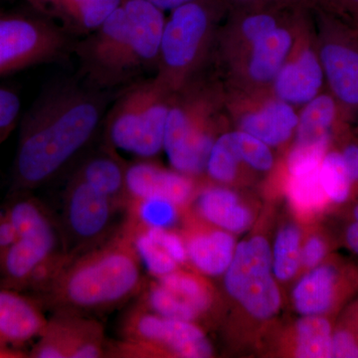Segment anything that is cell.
Instances as JSON below:
<instances>
[{
	"label": "cell",
	"mask_w": 358,
	"mask_h": 358,
	"mask_svg": "<svg viewBox=\"0 0 358 358\" xmlns=\"http://www.w3.org/2000/svg\"><path fill=\"white\" fill-rule=\"evenodd\" d=\"M320 60L334 96L350 107H358V50L329 42L320 48Z\"/></svg>",
	"instance_id": "15"
},
{
	"label": "cell",
	"mask_w": 358,
	"mask_h": 358,
	"mask_svg": "<svg viewBox=\"0 0 358 358\" xmlns=\"http://www.w3.org/2000/svg\"><path fill=\"white\" fill-rule=\"evenodd\" d=\"M120 341H109L107 357L207 358L212 346L194 322L162 317L134 303L120 322Z\"/></svg>",
	"instance_id": "5"
},
{
	"label": "cell",
	"mask_w": 358,
	"mask_h": 358,
	"mask_svg": "<svg viewBox=\"0 0 358 358\" xmlns=\"http://www.w3.org/2000/svg\"><path fill=\"white\" fill-rule=\"evenodd\" d=\"M346 242L355 253L358 254V222L350 224L346 231Z\"/></svg>",
	"instance_id": "41"
},
{
	"label": "cell",
	"mask_w": 358,
	"mask_h": 358,
	"mask_svg": "<svg viewBox=\"0 0 358 358\" xmlns=\"http://www.w3.org/2000/svg\"><path fill=\"white\" fill-rule=\"evenodd\" d=\"M18 239L17 231L13 225L6 207L0 206V257L10 248Z\"/></svg>",
	"instance_id": "36"
},
{
	"label": "cell",
	"mask_w": 358,
	"mask_h": 358,
	"mask_svg": "<svg viewBox=\"0 0 358 358\" xmlns=\"http://www.w3.org/2000/svg\"><path fill=\"white\" fill-rule=\"evenodd\" d=\"M117 93L79 76L49 82L20 119L8 194L34 192L74 169L102 136Z\"/></svg>",
	"instance_id": "1"
},
{
	"label": "cell",
	"mask_w": 358,
	"mask_h": 358,
	"mask_svg": "<svg viewBox=\"0 0 358 358\" xmlns=\"http://www.w3.org/2000/svg\"><path fill=\"white\" fill-rule=\"evenodd\" d=\"M232 3L243 8L250 7H259L265 6H274V4H289L298 0H229Z\"/></svg>",
	"instance_id": "38"
},
{
	"label": "cell",
	"mask_w": 358,
	"mask_h": 358,
	"mask_svg": "<svg viewBox=\"0 0 358 358\" xmlns=\"http://www.w3.org/2000/svg\"><path fill=\"white\" fill-rule=\"evenodd\" d=\"M150 3L154 4L155 6L159 7L162 11L173 10L176 7L182 6V4L187 3V2L192 1V0H148Z\"/></svg>",
	"instance_id": "40"
},
{
	"label": "cell",
	"mask_w": 358,
	"mask_h": 358,
	"mask_svg": "<svg viewBox=\"0 0 358 358\" xmlns=\"http://www.w3.org/2000/svg\"><path fill=\"white\" fill-rule=\"evenodd\" d=\"M166 20L148 0H124L98 29L75 40L78 76L94 88L115 91L157 71Z\"/></svg>",
	"instance_id": "3"
},
{
	"label": "cell",
	"mask_w": 358,
	"mask_h": 358,
	"mask_svg": "<svg viewBox=\"0 0 358 358\" xmlns=\"http://www.w3.org/2000/svg\"><path fill=\"white\" fill-rule=\"evenodd\" d=\"M20 96L13 89L0 86V145L20 122Z\"/></svg>",
	"instance_id": "33"
},
{
	"label": "cell",
	"mask_w": 358,
	"mask_h": 358,
	"mask_svg": "<svg viewBox=\"0 0 358 358\" xmlns=\"http://www.w3.org/2000/svg\"><path fill=\"white\" fill-rule=\"evenodd\" d=\"M299 115L293 105L280 99L268 101L259 109L246 113L240 120V129L278 147L288 141L298 126Z\"/></svg>",
	"instance_id": "14"
},
{
	"label": "cell",
	"mask_w": 358,
	"mask_h": 358,
	"mask_svg": "<svg viewBox=\"0 0 358 358\" xmlns=\"http://www.w3.org/2000/svg\"><path fill=\"white\" fill-rule=\"evenodd\" d=\"M143 267L133 233L122 223L103 244L66 260L30 296L51 313L94 317L140 296L145 286Z\"/></svg>",
	"instance_id": "2"
},
{
	"label": "cell",
	"mask_w": 358,
	"mask_h": 358,
	"mask_svg": "<svg viewBox=\"0 0 358 358\" xmlns=\"http://www.w3.org/2000/svg\"><path fill=\"white\" fill-rule=\"evenodd\" d=\"M187 259L199 272L225 274L235 253L234 238L225 230L194 232L185 241Z\"/></svg>",
	"instance_id": "18"
},
{
	"label": "cell",
	"mask_w": 358,
	"mask_h": 358,
	"mask_svg": "<svg viewBox=\"0 0 358 358\" xmlns=\"http://www.w3.org/2000/svg\"><path fill=\"white\" fill-rule=\"evenodd\" d=\"M338 114L336 100L322 94L305 103L299 115L296 143H315L329 138V131Z\"/></svg>",
	"instance_id": "22"
},
{
	"label": "cell",
	"mask_w": 358,
	"mask_h": 358,
	"mask_svg": "<svg viewBox=\"0 0 358 358\" xmlns=\"http://www.w3.org/2000/svg\"><path fill=\"white\" fill-rule=\"evenodd\" d=\"M124 0H55L46 7L47 15L58 21L75 38L95 31Z\"/></svg>",
	"instance_id": "16"
},
{
	"label": "cell",
	"mask_w": 358,
	"mask_h": 358,
	"mask_svg": "<svg viewBox=\"0 0 358 358\" xmlns=\"http://www.w3.org/2000/svg\"><path fill=\"white\" fill-rule=\"evenodd\" d=\"M319 176L327 199L336 204L345 203L350 197L353 182L341 152H327L320 164Z\"/></svg>",
	"instance_id": "26"
},
{
	"label": "cell",
	"mask_w": 358,
	"mask_h": 358,
	"mask_svg": "<svg viewBox=\"0 0 358 358\" xmlns=\"http://www.w3.org/2000/svg\"><path fill=\"white\" fill-rule=\"evenodd\" d=\"M200 215L227 232H242L249 227L252 215L240 204L236 193L221 187L208 188L197 199Z\"/></svg>",
	"instance_id": "21"
},
{
	"label": "cell",
	"mask_w": 358,
	"mask_h": 358,
	"mask_svg": "<svg viewBox=\"0 0 358 358\" xmlns=\"http://www.w3.org/2000/svg\"><path fill=\"white\" fill-rule=\"evenodd\" d=\"M301 232L294 225L282 228L275 238L272 253L273 273L277 279L289 281L301 264Z\"/></svg>",
	"instance_id": "25"
},
{
	"label": "cell",
	"mask_w": 358,
	"mask_h": 358,
	"mask_svg": "<svg viewBox=\"0 0 358 358\" xmlns=\"http://www.w3.org/2000/svg\"><path fill=\"white\" fill-rule=\"evenodd\" d=\"M173 93L155 77L122 88L103 120V143L138 159L157 157L164 150Z\"/></svg>",
	"instance_id": "4"
},
{
	"label": "cell",
	"mask_w": 358,
	"mask_h": 358,
	"mask_svg": "<svg viewBox=\"0 0 358 358\" xmlns=\"http://www.w3.org/2000/svg\"><path fill=\"white\" fill-rule=\"evenodd\" d=\"M232 134L241 162L259 171H268L272 169L274 157L270 145L241 129L232 131Z\"/></svg>",
	"instance_id": "30"
},
{
	"label": "cell",
	"mask_w": 358,
	"mask_h": 358,
	"mask_svg": "<svg viewBox=\"0 0 358 358\" xmlns=\"http://www.w3.org/2000/svg\"><path fill=\"white\" fill-rule=\"evenodd\" d=\"M350 3L355 4V6H358V0H348Z\"/></svg>",
	"instance_id": "45"
},
{
	"label": "cell",
	"mask_w": 358,
	"mask_h": 358,
	"mask_svg": "<svg viewBox=\"0 0 358 358\" xmlns=\"http://www.w3.org/2000/svg\"><path fill=\"white\" fill-rule=\"evenodd\" d=\"M294 46L293 33L282 25L252 44L247 61L249 79L256 84L273 83L291 56Z\"/></svg>",
	"instance_id": "17"
},
{
	"label": "cell",
	"mask_w": 358,
	"mask_h": 358,
	"mask_svg": "<svg viewBox=\"0 0 358 358\" xmlns=\"http://www.w3.org/2000/svg\"><path fill=\"white\" fill-rule=\"evenodd\" d=\"M333 357L358 358V343L350 331L341 329L333 334Z\"/></svg>",
	"instance_id": "35"
},
{
	"label": "cell",
	"mask_w": 358,
	"mask_h": 358,
	"mask_svg": "<svg viewBox=\"0 0 358 358\" xmlns=\"http://www.w3.org/2000/svg\"><path fill=\"white\" fill-rule=\"evenodd\" d=\"M157 282L185 301L199 317L210 307V291L199 275L176 268L173 272L157 278Z\"/></svg>",
	"instance_id": "24"
},
{
	"label": "cell",
	"mask_w": 358,
	"mask_h": 358,
	"mask_svg": "<svg viewBox=\"0 0 358 358\" xmlns=\"http://www.w3.org/2000/svg\"><path fill=\"white\" fill-rule=\"evenodd\" d=\"M29 358H69L62 327L52 315L29 352Z\"/></svg>",
	"instance_id": "32"
},
{
	"label": "cell",
	"mask_w": 358,
	"mask_h": 358,
	"mask_svg": "<svg viewBox=\"0 0 358 358\" xmlns=\"http://www.w3.org/2000/svg\"><path fill=\"white\" fill-rule=\"evenodd\" d=\"M76 39L58 21L32 7L0 11V78L64 62L73 55Z\"/></svg>",
	"instance_id": "7"
},
{
	"label": "cell",
	"mask_w": 358,
	"mask_h": 358,
	"mask_svg": "<svg viewBox=\"0 0 358 358\" xmlns=\"http://www.w3.org/2000/svg\"><path fill=\"white\" fill-rule=\"evenodd\" d=\"M338 271L331 265L310 268L294 287V305L303 315H320L333 306Z\"/></svg>",
	"instance_id": "20"
},
{
	"label": "cell",
	"mask_w": 358,
	"mask_h": 358,
	"mask_svg": "<svg viewBox=\"0 0 358 358\" xmlns=\"http://www.w3.org/2000/svg\"><path fill=\"white\" fill-rule=\"evenodd\" d=\"M128 164L117 150L102 143L96 150H89L71 174L110 197L127 211L129 201L126 183Z\"/></svg>",
	"instance_id": "12"
},
{
	"label": "cell",
	"mask_w": 358,
	"mask_h": 358,
	"mask_svg": "<svg viewBox=\"0 0 358 358\" xmlns=\"http://www.w3.org/2000/svg\"><path fill=\"white\" fill-rule=\"evenodd\" d=\"M285 6H289V4L244 8L245 13L242 17L239 18V24L237 27L240 38L250 47L268 33L272 32L275 28L279 27L282 22L280 9Z\"/></svg>",
	"instance_id": "28"
},
{
	"label": "cell",
	"mask_w": 358,
	"mask_h": 358,
	"mask_svg": "<svg viewBox=\"0 0 358 358\" xmlns=\"http://www.w3.org/2000/svg\"><path fill=\"white\" fill-rule=\"evenodd\" d=\"M222 0H192L171 10L155 78L171 91L201 71Z\"/></svg>",
	"instance_id": "6"
},
{
	"label": "cell",
	"mask_w": 358,
	"mask_h": 358,
	"mask_svg": "<svg viewBox=\"0 0 358 358\" xmlns=\"http://www.w3.org/2000/svg\"><path fill=\"white\" fill-rule=\"evenodd\" d=\"M319 169L301 176H289L287 193L296 211L313 213L326 205V193L320 185Z\"/></svg>",
	"instance_id": "27"
},
{
	"label": "cell",
	"mask_w": 358,
	"mask_h": 358,
	"mask_svg": "<svg viewBox=\"0 0 358 358\" xmlns=\"http://www.w3.org/2000/svg\"><path fill=\"white\" fill-rule=\"evenodd\" d=\"M341 155L352 182H358V145L355 143L346 145Z\"/></svg>",
	"instance_id": "37"
},
{
	"label": "cell",
	"mask_w": 358,
	"mask_h": 358,
	"mask_svg": "<svg viewBox=\"0 0 358 358\" xmlns=\"http://www.w3.org/2000/svg\"><path fill=\"white\" fill-rule=\"evenodd\" d=\"M273 274L272 251L267 240L250 238L235 248L225 272V288L250 315L270 319L281 307V294Z\"/></svg>",
	"instance_id": "9"
},
{
	"label": "cell",
	"mask_w": 358,
	"mask_h": 358,
	"mask_svg": "<svg viewBox=\"0 0 358 358\" xmlns=\"http://www.w3.org/2000/svg\"><path fill=\"white\" fill-rule=\"evenodd\" d=\"M327 254V244L320 236L308 238L301 251V263L307 268L319 266Z\"/></svg>",
	"instance_id": "34"
},
{
	"label": "cell",
	"mask_w": 358,
	"mask_h": 358,
	"mask_svg": "<svg viewBox=\"0 0 358 358\" xmlns=\"http://www.w3.org/2000/svg\"><path fill=\"white\" fill-rule=\"evenodd\" d=\"M48 317L30 294L0 289V346L23 348L37 338Z\"/></svg>",
	"instance_id": "10"
},
{
	"label": "cell",
	"mask_w": 358,
	"mask_h": 358,
	"mask_svg": "<svg viewBox=\"0 0 358 358\" xmlns=\"http://www.w3.org/2000/svg\"><path fill=\"white\" fill-rule=\"evenodd\" d=\"M148 160L128 164L126 183L129 199L159 197L179 207L187 203L193 194L190 176L162 169Z\"/></svg>",
	"instance_id": "11"
},
{
	"label": "cell",
	"mask_w": 358,
	"mask_h": 358,
	"mask_svg": "<svg viewBox=\"0 0 358 358\" xmlns=\"http://www.w3.org/2000/svg\"><path fill=\"white\" fill-rule=\"evenodd\" d=\"M353 217H355V222H358V204L353 209Z\"/></svg>",
	"instance_id": "44"
},
{
	"label": "cell",
	"mask_w": 358,
	"mask_h": 358,
	"mask_svg": "<svg viewBox=\"0 0 358 358\" xmlns=\"http://www.w3.org/2000/svg\"><path fill=\"white\" fill-rule=\"evenodd\" d=\"M240 162L233 134L226 133L214 141L205 169L214 180L229 183L236 178Z\"/></svg>",
	"instance_id": "29"
},
{
	"label": "cell",
	"mask_w": 358,
	"mask_h": 358,
	"mask_svg": "<svg viewBox=\"0 0 358 358\" xmlns=\"http://www.w3.org/2000/svg\"><path fill=\"white\" fill-rule=\"evenodd\" d=\"M126 210L81 178L71 174L59 219L67 258L109 240L122 227ZM67 259V260H68Z\"/></svg>",
	"instance_id": "8"
},
{
	"label": "cell",
	"mask_w": 358,
	"mask_h": 358,
	"mask_svg": "<svg viewBox=\"0 0 358 358\" xmlns=\"http://www.w3.org/2000/svg\"><path fill=\"white\" fill-rule=\"evenodd\" d=\"M329 143V138L315 143H296L287 162L289 176H301L317 171L327 152Z\"/></svg>",
	"instance_id": "31"
},
{
	"label": "cell",
	"mask_w": 358,
	"mask_h": 358,
	"mask_svg": "<svg viewBox=\"0 0 358 358\" xmlns=\"http://www.w3.org/2000/svg\"><path fill=\"white\" fill-rule=\"evenodd\" d=\"M0 358H29V352L22 348L14 346H0Z\"/></svg>",
	"instance_id": "39"
},
{
	"label": "cell",
	"mask_w": 358,
	"mask_h": 358,
	"mask_svg": "<svg viewBox=\"0 0 358 358\" xmlns=\"http://www.w3.org/2000/svg\"><path fill=\"white\" fill-rule=\"evenodd\" d=\"M10 1H16V0H10ZM21 1L25 2L26 6L32 7V8L36 9V10L43 13V11H42V9H43L42 0H21Z\"/></svg>",
	"instance_id": "42"
},
{
	"label": "cell",
	"mask_w": 358,
	"mask_h": 358,
	"mask_svg": "<svg viewBox=\"0 0 358 358\" xmlns=\"http://www.w3.org/2000/svg\"><path fill=\"white\" fill-rule=\"evenodd\" d=\"M333 334L331 324L322 315H303L296 326V357H333Z\"/></svg>",
	"instance_id": "23"
},
{
	"label": "cell",
	"mask_w": 358,
	"mask_h": 358,
	"mask_svg": "<svg viewBox=\"0 0 358 358\" xmlns=\"http://www.w3.org/2000/svg\"><path fill=\"white\" fill-rule=\"evenodd\" d=\"M55 1V0H42V6H43V13L46 14V7L48 6L49 2ZM66 1H77V0H66Z\"/></svg>",
	"instance_id": "43"
},
{
	"label": "cell",
	"mask_w": 358,
	"mask_h": 358,
	"mask_svg": "<svg viewBox=\"0 0 358 358\" xmlns=\"http://www.w3.org/2000/svg\"><path fill=\"white\" fill-rule=\"evenodd\" d=\"M324 79L319 54L305 47L282 65L273 86L277 99L291 105H305L320 95Z\"/></svg>",
	"instance_id": "13"
},
{
	"label": "cell",
	"mask_w": 358,
	"mask_h": 358,
	"mask_svg": "<svg viewBox=\"0 0 358 358\" xmlns=\"http://www.w3.org/2000/svg\"><path fill=\"white\" fill-rule=\"evenodd\" d=\"M64 334L69 358L107 357L109 341L102 322L89 315L52 313Z\"/></svg>",
	"instance_id": "19"
}]
</instances>
